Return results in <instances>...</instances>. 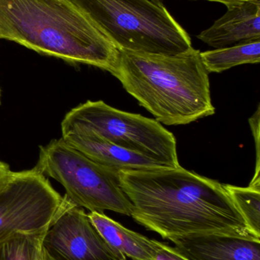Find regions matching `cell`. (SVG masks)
Segmentation results:
<instances>
[{
    "instance_id": "obj_11",
    "label": "cell",
    "mask_w": 260,
    "mask_h": 260,
    "mask_svg": "<svg viewBox=\"0 0 260 260\" xmlns=\"http://www.w3.org/2000/svg\"><path fill=\"white\" fill-rule=\"evenodd\" d=\"M61 139L96 163L115 171H137L164 167L148 157L107 142L90 132L68 130L63 132Z\"/></svg>"
},
{
    "instance_id": "obj_14",
    "label": "cell",
    "mask_w": 260,
    "mask_h": 260,
    "mask_svg": "<svg viewBox=\"0 0 260 260\" xmlns=\"http://www.w3.org/2000/svg\"><path fill=\"white\" fill-rule=\"evenodd\" d=\"M232 201L254 236L260 238V188L224 184Z\"/></svg>"
},
{
    "instance_id": "obj_8",
    "label": "cell",
    "mask_w": 260,
    "mask_h": 260,
    "mask_svg": "<svg viewBox=\"0 0 260 260\" xmlns=\"http://www.w3.org/2000/svg\"><path fill=\"white\" fill-rule=\"evenodd\" d=\"M62 209L43 239L53 260H127L102 238L82 208L64 196Z\"/></svg>"
},
{
    "instance_id": "obj_6",
    "label": "cell",
    "mask_w": 260,
    "mask_h": 260,
    "mask_svg": "<svg viewBox=\"0 0 260 260\" xmlns=\"http://www.w3.org/2000/svg\"><path fill=\"white\" fill-rule=\"evenodd\" d=\"M72 129L90 132L162 166H180L177 139L171 132L154 119L120 111L102 101H88L69 111L61 123V132Z\"/></svg>"
},
{
    "instance_id": "obj_2",
    "label": "cell",
    "mask_w": 260,
    "mask_h": 260,
    "mask_svg": "<svg viewBox=\"0 0 260 260\" xmlns=\"http://www.w3.org/2000/svg\"><path fill=\"white\" fill-rule=\"evenodd\" d=\"M0 39L110 73L119 57L108 34L70 0H0Z\"/></svg>"
},
{
    "instance_id": "obj_17",
    "label": "cell",
    "mask_w": 260,
    "mask_h": 260,
    "mask_svg": "<svg viewBox=\"0 0 260 260\" xmlns=\"http://www.w3.org/2000/svg\"><path fill=\"white\" fill-rule=\"evenodd\" d=\"M157 252L153 260H190L175 247L157 241Z\"/></svg>"
},
{
    "instance_id": "obj_13",
    "label": "cell",
    "mask_w": 260,
    "mask_h": 260,
    "mask_svg": "<svg viewBox=\"0 0 260 260\" xmlns=\"http://www.w3.org/2000/svg\"><path fill=\"white\" fill-rule=\"evenodd\" d=\"M208 73H220L233 67L260 62V41L238 44L200 53Z\"/></svg>"
},
{
    "instance_id": "obj_5",
    "label": "cell",
    "mask_w": 260,
    "mask_h": 260,
    "mask_svg": "<svg viewBox=\"0 0 260 260\" xmlns=\"http://www.w3.org/2000/svg\"><path fill=\"white\" fill-rule=\"evenodd\" d=\"M35 168L61 183L65 197L76 206L131 216L132 206L121 187L120 171L96 163L61 138L41 146Z\"/></svg>"
},
{
    "instance_id": "obj_15",
    "label": "cell",
    "mask_w": 260,
    "mask_h": 260,
    "mask_svg": "<svg viewBox=\"0 0 260 260\" xmlns=\"http://www.w3.org/2000/svg\"><path fill=\"white\" fill-rule=\"evenodd\" d=\"M44 236L21 235L0 245V260H38Z\"/></svg>"
},
{
    "instance_id": "obj_10",
    "label": "cell",
    "mask_w": 260,
    "mask_h": 260,
    "mask_svg": "<svg viewBox=\"0 0 260 260\" xmlns=\"http://www.w3.org/2000/svg\"><path fill=\"white\" fill-rule=\"evenodd\" d=\"M190 260H260V240L227 235H196L171 241Z\"/></svg>"
},
{
    "instance_id": "obj_18",
    "label": "cell",
    "mask_w": 260,
    "mask_h": 260,
    "mask_svg": "<svg viewBox=\"0 0 260 260\" xmlns=\"http://www.w3.org/2000/svg\"><path fill=\"white\" fill-rule=\"evenodd\" d=\"M11 172L12 171H10L9 165L0 160V188L6 183Z\"/></svg>"
},
{
    "instance_id": "obj_9",
    "label": "cell",
    "mask_w": 260,
    "mask_h": 260,
    "mask_svg": "<svg viewBox=\"0 0 260 260\" xmlns=\"http://www.w3.org/2000/svg\"><path fill=\"white\" fill-rule=\"evenodd\" d=\"M197 38L215 49L260 41V0L227 9Z\"/></svg>"
},
{
    "instance_id": "obj_4",
    "label": "cell",
    "mask_w": 260,
    "mask_h": 260,
    "mask_svg": "<svg viewBox=\"0 0 260 260\" xmlns=\"http://www.w3.org/2000/svg\"><path fill=\"white\" fill-rule=\"evenodd\" d=\"M97 23L118 50L174 55L192 47L161 0H70Z\"/></svg>"
},
{
    "instance_id": "obj_1",
    "label": "cell",
    "mask_w": 260,
    "mask_h": 260,
    "mask_svg": "<svg viewBox=\"0 0 260 260\" xmlns=\"http://www.w3.org/2000/svg\"><path fill=\"white\" fill-rule=\"evenodd\" d=\"M119 177L133 219L163 239L215 234L260 240L217 180L181 166L122 171Z\"/></svg>"
},
{
    "instance_id": "obj_7",
    "label": "cell",
    "mask_w": 260,
    "mask_h": 260,
    "mask_svg": "<svg viewBox=\"0 0 260 260\" xmlns=\"http://www.w3.org/2000/svg\"><path fill=\"white\" fill-rule=\"evenodd\" d=\"M38 170L11 172L0 188V245L21 236H44L64 206Z\"/></svg>"
},
{
    "instance_id": "obj_20",
    "label": "cell",
    "mask_w": 260,
    "mask_h": 260,
    "mask_svg": "<svg viewBox=\"0 0 260 260\" xmlns=\"http://www.w3.org/2000/svg\"><path fill=\"white\" fill-rule=\"evenodd\" d=\"M38 260H53L50 256L47 255V253H46L45 250H44V247H43V251L41 253V256H40L39 259Z\"/></svg>"
},
{
    "instance_id": "obj_16",
    "label": "cell",
    "mask_w": 260,
    "mask_h": 260,
    "mask_svg": "<svg viewBox=\"0 0 260 260\" xmlns=\"http://www.w3.org/2000/svg\"><path fill=\"white\" fill-rule=\"evenodd\" d=\"M259 114L260 108L259 106H258L256 112L249 119V123H250L252 133H253V138H254L256 154V170H255V174L253 179H252L251 182H250V186H255V187H260Z\"/></svg>"
},
{
    "instance_id": "obj_21",
    "label": "cell",
    "mask_w": 260,
    "mask_h": 260,
    "mask_svg": "<svg viewBox=\"0 0 260 260\" xmlns=\"http://www.w3.org/2000/svg\"><path fill=\"white\" fill-rule=\"evenodd\" d=\"M0 104H1V89H0Z\"/></svg>"
},
{
    "instance_id": "obj_19",
    "label": "cell",
    "mask_w": 260,
    "mask_h": 260,
    "mask_svg": "<svg viewBox=\"0 0 260 260\" xmlns=\"http://www.w3.org/2000/svg\"><path fill=\"white\" fill-rule=\"evenodd\" d=\"M206 1L221 3V4L225 6L227 9H230V8L241 4V3H244V2L256 1V0H206Z\"/></svg>"
},
{
    "instance_id": "obj_3",
    "label": "cell",
    "mask_w": 260,
    "mask_h": 260,
    "mask_svg": "<svg viewBox=\"0 0 260 260\" xmlns=\"http://www.w3.org/2000/svg\"><path fill=\"white\" fill-rule=\"evenodd\" d=\"M119 52L111 74L159 123L186 125L215 114L200 50L192 47L174 55Z\"/></svg>"
},
{
    "instance_id": "obj_12",
    "label": "cell",
    "mask_w": 260,
    "mask_h": 260,
    "mask_svg": "<svg viewBox=\"0 0 260 260\" xmlns=\"http://www.w3.org/2000/svg\"><path fill=\"white\" fill-rule=\"evenodd\" d=\"M89 218L105 242L132 260H153L157 252V241L124 227L103 212H90Z\"/></svg>"
},
{
    "instance_id": "obj_22",
    "label": "cell",
    "mask_w": 260,
    "mask_h": 260,
    "mask_svg": "<svg viewBox=\"0 0 260 260\" xmlns=\"http://www.w3.org/2000/svg\"><path fill=\"white\" fill-rule=\"evenodd\" d=\"M161 1H163H163H164V0H161Z\"/></svg>"
}]
</instances>
